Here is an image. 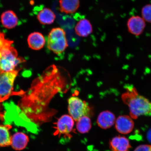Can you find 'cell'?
<instances>
[{
    "label": "cell",
    "mask_w": 151,
    "mask_h": 151,
    "mask_svg": "<svg viewBox=\"0 0 151 151\" xmlns=\"http://www.w3.org/2000/svg\"><path fill=\"white\" fill-rule=\"evenodd\" d=\"M122 99L129 107L130 116L132 119H136L141 116H151V101L139 94L134 87H126Z\"/></svg>",
    "instance_id": "cell-1"
},
{
    "label": "cell",
    "mask_w": 151,
    "mask_h": 151,
    "mask_svg": "<svg viewBox=\"0 0 151 151\" xmlns=\"http://www.w3.org/2000/svg\"><path fill=\"white\" fill-rule=\"evenodd\" d=\"M13 43L10 40L0 48V73L14 70L22 62V58L18 57L17 50L12 46Z\"/></svg>",
    "instance_id": "cell-2"
},
{
    "label": "cell",
    "mask_w": 151,
    "mask_h": 151,
    "mask_svg": "<svg viewBox=\"0 0 151 151\" xmlns=\"http://www.w3.org/2000/svg\"><path fill=\"white\" fill-rule=\"evenodd\" d=\"M47 46L56 54H61L65 51L68 47L65 31L60 27L52 28L48 34Z\"/></svg>",
    "instance_id": "cell-3"
},
{
    "label": "cell",
    "mask_w": 151,
    "mask_h": 151,
    "mask_svg": "<svg viewBox=\"0 0 151 151\" xmlns=\"http://www.w3.org/2000/svg\"><path fill=\"white\" fill-rule=\"evenodd\" d=\"M70 116L75 122L84 116H89L91 109L88 104L78 97L72 96L68 99Z\"/></svg>",
    "instance_id": "cell-4"
},
{
    "label": "cell",
    "mask_w": 151,
    "mask_h": 151,
    "mask_svg": "<svg viewBox=\"0 0 151 151\" xmlns=\"http://www.w3.org/2000/svg\"><path fill=\"white\" fill-rule=\"evenodd\" d=\"M18 71L0 73V103L6 101L12 94Z\"/></svg>",
    "instance_id": "cell-5"
},
{
    "label": "cell",
    "mask_w": 151,
    "mask_h": 151,
    "mask_svg": "<svg viewBox=\"0 0 151 151\" xmlns=\"http://www.w3.org/2000/svg\"><path fill=\"white\" fill-rule=\"evenodd\" d=\"M55 124V135L70 137V134L74 126V120L70 115H64L58 119Z\"/></svg>",
    "instance_id": "cell-6"
},
{
    "label": "cell",
    "mask_w": 151,
    "mask_h": 151,
    "mask_svg": "<svg viewBox=\"0 0 151 151\" xmlns=\"http://www.w3.org/2000/svg\"><path fill=\"white\" fill-rule=\"evenodd\" d=\"M116 131L123 134H127L133 131L134 123L131 116L127 115L119 116L115 122Z\"/></svg>",
    "instance_id": "cell-7"
},
{
    "label": "cell",
    "mask_w": 151,
    "mask_h": 151,
    "mask_svg": "<svg viewBox=\"0 0 151 151\" xmlns=\"http://www.w3.org/2000/svg\"><path fill=\"white\" fill-rule=\"evenodd\" d=\"M127 26L130 33L138 36L141 35L144 31L146 27V23L141 17L133 16L128 19Z\"/></svg>",
    "instance_id": "cell-8"
},
{
    "label": "cell",
    "mask_w": 151,
    "mask_h": 151,
    "mask_svg": "<svg viewBox=\"0 0 151 151\" xmlns=\"http://www.w3.org/2000/svg\"><path fill=\"white\" fill-rule=\"evenodd\" d=\"M109 147L112 151H129L131 147L127 138L118 136L113 137L110 141Z\"/></svg>",
    "instance_id": "cell-9"
},
{
    "label": "cell",
    "mask_w": 151,
    "mask_h": 151,
    "mask_svg": "<svg viewBox=\"0 0 151 151\" xmlns=\"http://www.w3.org/2000/svg\"><path fill=\"white\" fill-rule=\"evenodd\" d=\"M116 116L109 111H104L100 113L97 120L98 125L103 129L111 128L116 122Z\"/></svg>",
    "instance_id": "cell-10"
},
{
    "label": "cell",
    "mask_w": 151,
    "mask_h": 151,
    "mask_svg": "<svg viewBox=\"0 0 151 151\" xmlns=\"http://www.w3.org/2000/svg\"><path fill=\"white\" fill-rule=\"evenodd\" d=\"M27 42L30 48L34 50H39L44 47L45 39L42 33L34 32L28 35Z\"/></svg>",
    "instance_id": "cell-11"
},
{
    "label": "cell",
    "mask_w": 151,
    "mask_h": 151,
    "mask_svg": "<svg viewBox=\"0 0 151 151\" xmlns=\"http://www.w3.org/2000/svg\"><path fill=\"white\" fill-rule=\"evenodd\" d=\"M1 19L3 27L8 29L15 28L18 23L17 16L12 10H7L3 12L1 15Z\"/></svg>",
    "instance_id": "cell-12"
},
{
    "label": "cell",
    "mask_w": 151,
    "mask_h": 151,
    "mask_svg": "<svg viewBox=\"0 0 151 151\" xmlns=\"http://www.w3.org/2000/svg\"><path fill=\"white\" fill-rule=\"evenodd\" d=\"M28 141L27 135L22 132H17L11 137V146L15 150H21L26 148Z\"/></svg>",
    "instance_id": "cell-13"
},
{
    "label": "cell",
    "mask_w": 151,
    "mask_h": 151,
    "mask_svg": "<svg viewBox=\"0 0 151 151\" xmlns=\"http://www.w3.org/2000/svg\"><path fill=\"white\" fill-rule=\"evenodd\" d=\"M75 32L79 36L88 37L92 32L93 28L89 20L86 19L79 21L75 27Z\"/></svg>",
    "instance_id": "cell-14"
},
{
    "label": "cell",
    "mask_w": 151,
    "mask_h": 151,
    "mask_svg": "<svg viewBox=\"0 0 151 151\" xmlns=\"http://www.w3.org/2000/svg\"><path fill=\"white\" fill-rule=\"evenodd\" d=\"M60 10L66 14H73L78 10L80 0H60Z\"/></svg>",
    "instance_id": "cell-15"
},
{
    "label": "cell",
    "mask_w": 151,
    "mask_h": 151,
    "mask_svg": "<svg viewBox=\"0 0 151 151\" xmlns=\"http://www.w3.org/2000/svg\"><path fill=\"white\" fill-rule=\"evenodd\" d=\"M56 17L54 13L48 8H43L39 11L37 15V18L40 23L44 25L52 24Z\"/></svg>",
    "instance_id": "cell-16"
},
{
    "label": "cell",
    "mask_w": 151,
    "mask_h": 151,
    "mask_svg": "<svg viewBox=\"0 0 151 151\" xmlns=\"http://www.w3.org/2000/svg\"><path fill=\"white\" fill-rule=\"evenodd\" d=\"M12 126L9 124H0V147L11 146V137L9 130Z\"/></svg>",
    "instance_id": "cell-17"
},
{
    "label": "cell",
    "mask_w": 151,
    "mask_h": 151,
    "mask_svg": "<svg viewBox=\"0 0 151 151\" xmlns=\"http://www.w3.org/2000/svg\"><path fill=\"white\" fill-rule=\"evenodd\" d=\"M76 122V127L77 131L81 134L87 133L91 129L92 123L89 116H83Z\"/></svg>",
    "instance_id": "cell-18"
},
{
    "label": "cell",
    "mask_w": 151,
    "mask_h": 151,
    "mask_svg": "<svg viewBox=\"0 0 151 151\" xmlns=\"http://www.w3.org/2000/svg\"><path fill=\"white\" fill-rule=\"evenodd\" d=\"M142 17L145 21L151 23V4H147L143 7L141 10Z\"/></svg>",
    "instance_id": "cell-19"
},
{
    "label": "cell",
    "mask_w": 151,
    "mask_h": 151,
    "mask_svg": "<svg viewBox=\"0 0 151 151\" xmlns=\"http://www.w3.org/2000/svg\"><path fill=\"white\" fill-rule=\"evenodd\" d=\"M134 151H151V145H139L135 149Z\"/></svg>",
    "instance_id": "cell-20"
},
{
    "label": "cell",
    "mask_w": 151,
    "mask_h": 151,
    "mask_svg": "<svg viewBox=\"0 0 151 151\" xmlns=\"http://www.w3.org/2000/svg\"><path fill=\"white\" fill-rule=\"evenodd\" d=\"M9 41V40L5 38L4 34L0 32V48L4 46Z\"/></svg>",
    "instance_id": "cell-21"
},
{
    "label": "cell",
    "mask_w": 151,
    "mask_h": 151,
    "mask_svg": "<svg viewBox=\"0 0 151 151\" xmlns=\"http://www.w3.org/2000/svg\"><path fill=\"white\" fill-rule=\"evenodd\" d=\"M147 137L148 141L151 143V128L149 130L147 133Z\"/></svg>",
    "instance_id": "cell-22"
}]
</instances>
